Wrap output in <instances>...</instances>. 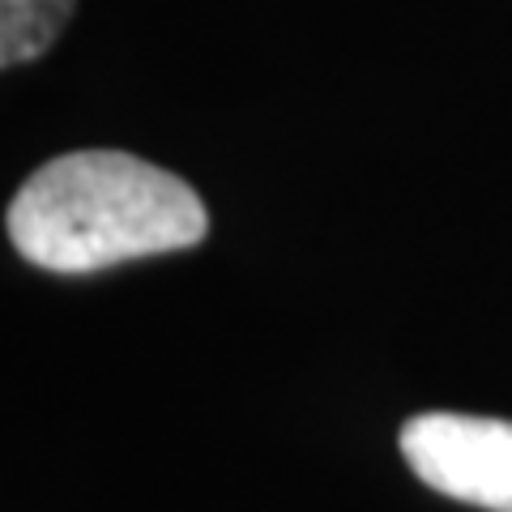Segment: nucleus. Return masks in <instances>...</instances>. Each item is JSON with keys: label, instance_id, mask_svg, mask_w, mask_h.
<instances>
[{"label": "nucleus", "instance_id": "nucleus-3", "mask_svg": "<svg viewBox=\"0 0 512 512\" xmlns=\"http://www.w3.org/2000/svg\"><path fill=\"white\" fill-rule=\"evenodd\" d=\"M77 0H0V64H18L43 56L73 18Z\"/></svg>", "mask_w": 512, "mask_h": 512}, {"label": "nucleus", "instance_id": "nucleus-2", "mask_svg": "<svg viewBox=\"0 0 512 512\" xmlns=\"http://www.w3.org/2000/svg\"><path fill=\"white\" fill-rule=\"evenodd\" d=\"M402 457L448 500L512 512V423L478 414H419L402 427Z\"/></svg>", "mask_w": 512, "mask_h": 512}, {"label": "nucleus", "instance_id": "nucleus-1", "mask_svg": "<svg viewBox=\"0 0 512 512\" xmlns=\"http://www.w3.org/2000/svg\"><path fill=\"white\" fill-rule=\"evenodd\" d=\"M9 239L52 274L197 248L205 205L180 175L124 150H82L43 163L9 201Z\"/></svg>", "mask_w": 512, "mask_h": 512}]
</instances>
